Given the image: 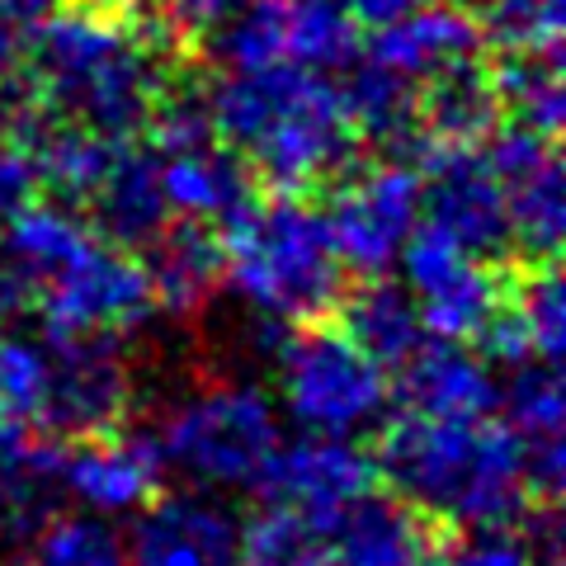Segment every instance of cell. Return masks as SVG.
<instances>
[{
    "label": "cell",
    "instance_id": "6da1fadb",
    "mask_svg": "<svg viewBox=\"0 0 566 566\" xmlns=\"http://www.w3.org/2000/svg\"><path fill=\"white\" fill-rule=\"evenodd\" d=\"M170 43L175 29L161 10L151 24L114 10V0H81L33 20L24 62L43 114L128 142L147 128L156 99L170 85Z\"/></svg>",
    "mask_w": 566,
    "mask_h": 566
},
{
    "label": "cell",
    "instance_id": "7a4b0ae2",
    "mask_svg": "<svg viewBox=\"0 0 566 566\" xmlns=\"http://www.w3.org/2000/svg\"><path fill=\"white\" fill-rule=\"evenodd\" d=\"M374 463L392 495L453 528L520 524L534 510L515 434L491 416L444 420L406 411L382 434Z\"/></svg>",
    "mask_w": 566,
    "mask_h": 566
},
{
    "label": "cell",
    "instance_id": "3957f363",
    "mask_svg": "<svg viewBox=\"0 0 566 566\" xmlns=\"http://www.w3.org/2000/svg\"><path fill=\"white\" fill-rule=\"evenodd\" d=\"M208 114L218 137L245 166L289 193L340 175L359 142L340 85L293 62L227 71L208 91Z\"/></svg>",
    "mask_w": 566,
    "mask_h": 566
},
{
    "label": "cell",
    "instance_id": "277c9868",
    "mask_svg": "<svg viewBox=\"0 0 566 566\" xmlns=\"http://www.w3.org/2000/svg\"><path fill=\"white\" fill-rule=\"evenodd\" d=\"M222 279L255 316L279 326L322 322L340 307V255L326 232V212L303 193L279 189L251 199L232 222L218 227Z\"/></svg>",
    "mask_w": 566,
    "mask_h": 566
},
{
    "label": "cell",
    "instance_id": "5b68a950",
    "mask_svg": "<svg viewBox=\"0 0 566 566\" xmlns=\"http://www.w3.org/2000/svg\"><path fill=\"white\" fill-rule=\"evenodd\" d=\"M279 406L255 382H208L170 406L156 430L166 468L185 472L193 486L241 491L260 486L279 449Z\"/></svg>",
    "mask_w": 566,
    "mask_h": 566
},
{
    "label": "cell",
    "instance_id": "8992f818",
    "mask_svg": "<svg viewBox=\"0 0 566 566\" xmlns=\"http://www.w3.org/2000/svg\"><path fill=\"white\" fill-rule=\"evenodd\" d=\"M279 397L303 434L359 439L387 406V374L340 326L307 322L279 340Z\"/></svg>",
    "mask_w": 566,
    "mask_h": 566
},
{
    "label": "cell",
    "instance_id": "52a82bcc",
    "mask_svg": "<svg viewBox=\"0 0 566 566\" xmlns=\"http://www.w3.org/2000/svg\"><path fill=\"white\" fill-rule=\"evenodd\" d=\"M43 331L52 340H71V335H118L142 326L151 316V289L142 274V260L128 245L104 241L99 232L81 245L71 260H62L39 289Z\"/></svg>",
    "mask_w": 566,
    "mask_h": 566
},
{
    "label": "cell",
    "instance_id": "ba28073f",
    "mask_svg": "<svg viewBox=\"0 0 566 566\" xmlns=\"http://www.w3.org/2000/svg\"><path fill=\"white\" fill-rule=\"evenodd\" d=\"M322 212L345 270L387 274L420 222V170L401 161L359 170L345 185H335Z\"/></svg>",
    "mask_w": 566,
    "mask_h": 566
},
{
    "label": "cell",
    "instance_id": "9c48e42d",
    "mask_svg": "<svg viewBox=\"0 0 566 566\" xmlns=\"http://www.w3.org/2000/svg\"><path fill=\"white\" fill-rule=\"evenodd\" d=\"M397 264L406 270V289L420 307V326L439 340H476V331L505 297V283L486 270V255L463 251L430 222H416Z\"/></svg>",
    "mask_w": 566,
    "mask_h": 566
},
{
    "label": "cell",
    "instance_id": "30bf717a",
    "mask_svg": "<svg viewBox=\"0 0 566 566\" xmlns=\"http://www.w3.org/2000/svg\"><path fill=\"white\" fill-rule=\"evenodd\" d=\"M491 175L501 180L510 241L528 260H557V245L566 232V185L557 161V137H543L534 128H491L486 142H476Z\"/></svg>",
    "mask_w": 566,
    "mask_h": 566
},
{
    "label": "cell",
    "instance_id": "8fae6325",
    "mask_svg": "<svg viewBox=\"0 0 566 566\" xmlns=\"http://www.w3.org/2000/svg\"><path fill=\"white\" fill-rule=\"evenodd\" d=\"M378 486V463L374 453L359 449L345 434H303L283 444L270 458L260 476V491L270 505L293 510L303 524H312L326 538V528L345 515L354 501H364Z\"/></svg>",
    "mask_w": 566,
    "mask_h": 566
},
{
    "label": "cell",
    "instance_id": "7c38bea8",
    "mask_svg": "<svg viewBox=\"0 0 566 566\" xmlns=\"http://www.w3.org/2000/svg\"><path fill=\"white\" fill-rule=\"evenodd\" d=\"M420 170V212L424 222L453 237L472 255H495L510 245L501 180L491 175L482 147H439Z\"/></svg>",
    "mask_w": 566,
    "mask_h": 566
},
{
    "label": "cell",
    "instance_id": "4fadbf2b",
    "mask_svg": "<svg viewBox=\"0 0 566 566\" xmlns=\"http://www.w3.org/2000/svg\"><path fill=\"white\" fill-rule=\"evenodd\" d=\"M166 458L151 434H81L66 453H57V486L81 510L104 520L137 515L142 505L161 491Z\"/></svg>",
    "mask_w": 566,
    "mask_h": 566
},
{
    "label": "cell",
    "instance_id": "5bb4252c",
    "mask_svg": "<svg viewBox=\"0 0 566 566\" xmlns=\"http://www.w3.org/2000/svg\"><path fill=\"white\" fill-rule=\"evenodd\" d=\"M52 340V335H48ZM133 382L114 335H71L52 340V397L43 434H99L128 411Z\"/></svg>",
    "mask_w": 566,
    "mask_h": 566
},
{
    "label": "cell",
    "instance_id": "9a60e30c",
    "mask_svg": "<svg viewBox=\"0 0 566 566\" xmlns=\"http://www.w3.org/2000/svg\"><path fill=\"white\" fill-rule=\"evenodd\" d=\"M237 543L241 520L203 491H156L123 538L128 566H237Z\"/></svg>",
    "mask_w": 566,
    "mask_h": 566
},
{
    "label": "cell",
    "instance_id": "2e32d148",
    "mask_svg": "<svg viewBox=\"0 0 566 566\" xmlns=\"http://www.w3.org/2000/svg\"><path fill=\"white\" fill-rule=\"evenodd\" d=\"M397 397L411 416H444V420H476L495 411L501 387L491 378V364L472 349V340H420L397 364Z\"/></svg>",
    "mask_w": 566,
    "mask_h": 566
},
{
    "label": "cell",
    "instance_id": "e0dca14e",
    "mask_svg": "<svg viewBox=\"0 0 566 566\" xmlns=\"http://www.w3.org/2000/svg\"><path fill=\"white\" fill-rule=\"evenodd\" d=\"M434 520H424L401 495L368 491L326 528L322 553L331 566H430Z\"/></svg>",
    "mask_w": 566,
    "mask_h": 566
},
{
    "label": "cell",
    "instance_id": "ac0fdd59",
    "mask_svg": "<svg viewBox=\"0 0 566 566\" xmlns=\"http://www.w3.org/2000/svg\"><path fill=\"white\" fill-rule=\"evenodd\" d=\"M495 406H505V430L515 434L520 458H524V476L528 491L553 501L562 491V424H566V397H562V374L547 359H520L515 378Z\"/></svg>",
    "mask_w": 566,
    "mask_h": 566
},
{
    "label": "cell",
    "instance_id": "d6986e66",
    "mask_svg": "<svg viewBox=\"0 0 566 566\" xmlns=\"http://www.w3.org/2000/svg\"><path fill=\"white\" fill-rule=\"evenodd\" d=\"M142 274H147L151 303L170 316L199 312L222 283V241L208 222H166L142 245Z\"/></svg>",
    "mask_w": 566,
    "mask_h": 566
},
{
    "label": "cell",
    "instance_id": "ffe728a7",
    "mask_svg": "<svg viewBox=\"0 0 566 566\" xmlns=\"http://www.w3.org/2000/svg\"><path fill=\"white\" fill-rule=\"evenodd\" d=\"M476 52H482V33H476V20L463 6H424L420 0L411 14H401L397 24L374 33L368 57L406 76L411 85H424L439 71L472 62Z\"/></svg>",
    "mask_w": 566,
    "mask_h": 566
},
{
    "label": "cell",
    "instance_id": "44dd1931",
    "mask_svg": "<svg viewBox=\"0 0 566 566\" xmlns=\"http://www.w3.org/2000/svg\"><path fill=\"white\" fill-rule=\"evenodd\" d=\"M161 189L175 218L222 227L255 199V175L218 137V142H203V147L161 156Z\"/></svg>",
    "mask_w": 566,
    "mask_h": 566
},
{
    "label": "cell",
    "instance_id": "7402d4cb",
    "mask_svg": "<svg viewBox=\"0 0 566 566\" xmlns=\"http://www.w3.org/2000/svg\"><path fill=\"white\" fill-rule=\"evenodd\" d=\"M85 203H91L95 232L114 245H128V251H142L175 218L161 189V156L137 151L128 142L118 147L114 166L104 170V180Z\"/></svg>",
    "mask_w": 566,
    "mask_h": 566
},
{
    "label": "cell",
    "instance_id": "603a6c76",
    "mask_svg": "<svg viewBox=\"0 0 566 566\" xmlns=\"http://www.w3.org/2000/svg\"><path fill=\"white\" fill-rule=\"evenodd\" d=\"M57 449L39 430L0 420V538L24 543L57 505Z\"/></svg>",
    "mask_w": 566,
    "mask_h": 566
},
{
    "label": "cell",
    "instance_id": "cb8c5ba5",
    "mask_svg": "<svg viewBox=\"0 0 566 566\" xmlns=\"http://www.w3.org/2000/svg\"><path fill=\"white\" fill-rule=\"evenodd\" d=\"M20 137L29 142L33 161L43 170V189H52L57 199L66 203H85L95 193V185L104 180V170L114 166V156L123 142L118 137H104L85 123H71L57 114H43V118H29Z\"/></svg>",
    "mask_w": 566,
    "mask_h": 566
},
{
    "label": "cell",
    "instance_id": "d4e9b609",
    "mask_svg": "<svg viewBox=\"0 0 566 566\" xmlns=\"http://www.w3.org/2000/svg\"><path fill=\"white\" fill-rule=\"evenodd\" d=\"M495 123H501V95H495V76L476 66V57L424 81L420 128L439 147H476V142H486Z\"/></svg>",
    "mask_w": 566,
    "mask_h": 566
},
{
    "label": "cell",
    "instance_id": "484cf974",
    "mask_svg": "<svg viewBox=\"0 0 566 566\" xmlns=\"http://www.w3.org/2000/svg\"><path fill=\"white\" fill-rule=\"evenodd\" d=\"M340 331L382 368H397L406 354L424 340L420 307H416L411 289H406V283L382 279V274H368L364 289H354L345 297Z\"/></svg>",
    "mask_w": 566,
    "mask_h": 566
},
{
    "label": "cell",
    "instance_id": "4316f807",
    "mask_svg": "<svg viewBox=\"0 0 566 566\" xmlns=\"http://www.w3.org/2000/svg\"><path fill=\"white\" fill-rule=\"evenodd\" d=\"M345 114L354 137L378 142V147H401L420 128V85H411L382 62H354L349 81L340 85Z\"/></svg>",
    "mask_w": 566,
    "mask_h": 566
},
{
    "label": "cell",
    "instance_id": "83f0119b",
    "mask_svg": "<svg viewBox=\"0 0 566 566\" xmlns=\"http://www.w3.org/2000/svg\"><path fill=\"white\" fill-rule=\"evenodd\" d=\"M283 62L307 71H345L359 62V24L340 0H283Z\"/></svg>",
    "mask_w": 566,
    "mask_h": 566
},
{
    "label": "cell",
    "instance_id": "f1b7e54d",
    "mask_svg": "<svg viewBox=\"0 0 566 566\" xmlns=\"http://www.w3.org/2000/svg\"><path fill=\"white\" fill-rule=\"evenodd\" d=\"M505 316L524 335L534 359L557 364L566 345V289L557 274V260H528V270L510 283L501 297Z\"/></svg>",
    "mask_w": 566,
    "mask_h": 566
},
{
    "label": "cell",
    "instance_id": "f546056e",
    "mask_svg": "<svg viewBox=\"0 0 566 566\" xmlns=\"http://www.w3.org/2000/svg\"><path fill=\"white\" fill-rule=\"evenodd\" d=\"M24 566H128V547L114 520L76 510V515H48L24 538Z\"/></svg>",
    "mask_w": 566,
    "mask_h": 566
},
{
    "label": "cell",
    "instance_id": "4dcf8cb0",
    "mask_svg": "<svg viewBox=\"0 0 566 566\" xmlns=\"http://www.w3.org/2000/svg\"><path fill=\"white\" fill-rule=\"evenodd\" d=\"M52 397V340L0 331V420L43 434Z\"/></svg>",
    "mask_w": 566,
    "mask_h": 566
},
{
    "label": "cell",
    "instance_id": "1f68e13d",
    "mask_svg": "<svg viewBox=\"0 0 566 566\" xmlns=\"http://www.w3.org/2000/svg\"><path fill=\"white\" fill-rule=\"evenodd\" d=\"M495 95H501V114L524 123V128H534L543 137L562 133L566 95H562L557 52H543V57H505V66L495 71Z\"/></svg>",
    "mask_w": 566,
    "mask_h": 566
},
{
    "label": "cell",
    "instance_id": "d6a6232c",
    "mask_svg": "<svg viewBox=\"0 0 566 566\" xmlns=\"http://www.w3.org/2000/svg\"><path fill=\"white\" fill-rule=\"evenodd\" d=\"M472 20L482 48H495L501 57L562 52V0H482Z\"/></svg>",
    "mask_w": 566,
    "mask_h": 566
},
{
    "label": "cell",
    "instance_id": "836d02e7",
    "mask_svg": "<svg viewBox=\"0 0 566 566\" xmlns=\"http://www.w3.org/2000/svg\"><path fill=\"white\" fill-rule=\"evenodd\" d=\"M227 71H260L283 62V0H245L208 33Z\"/></svg>",
    "mask_w": 566,
    "mask_h": 566
},
{
    "label": "cell",
    "instance_id": "e575fe53",
    "mask_svg": "<svg viewBox=\"0 0 566 566\" xmlns=\"http://www.w3.org/2000/svg\"><path fill=\"white\" fill-rule=\"evenodd\" d=\"M322 557V534L283 505H264L251 524H241L237 566H316Z\"/></svg>",
    "mask_w": 566,
    "mask_h": 566
},
{
    "label": "cell",
    "instance_id": "d590c367",
    "mask_svg": "<svg viewBox=\"0 0 566 566\" xmlns=\"http://www.w3.org/2000/svg\"><path fill=\"white\" fill-rule=\"evenodd\" d=\"M43 199V170L33 161L29 142L0 137V222H10L14 212H24L29 203Z\"/></svg>",
    "mask_w": 566,
    "mask_h": 566
},
{
    "label": "cell",
    "instance_id": "8d00e7d4",
    "mask_svg": "<svg viewBox=\"0 0 566 566\" xmlns=\"http://www.w3.org/2000/svg\"><path fill=\"white\" fill-rule=\"evenodd\" d=\"M237 6H245V0H161L156 10L166 14V24H170L175 33L193 39V33H212Z\"/></svg>",
    "mask_w": 566,
    "mask_h": 566
},
{
    "label": "cell",
    "instance_id": "74e56055",
    "mask_svg": "<svg viewBox=\"0 0 566 566\" xmlns=\"http://www.w3.org/2000/svg\"><path fill=\"white\" fill-rule=\"evenodd\" d=\"M340 6H345V14H349V20L359 24V29H374V33H378V29H387V24H397L401 14H411L420 0H340Z\"/></svg>",
    "mask_w": 566,
    "mask_h": 566
},
{
    "label": "cell",
    "instance_id": "f35d334b",
    "mask_svg": "<svg viewBox=\"0 0 566 566\" xmlns=\"http://www.w3.org/2000/svg\"><path fill=\"white\" fill-rule=\"evenodd\" d=\"M20 66H24V39H20V24H14L10 14H0V81H10Z\"/></svg>",
    "mask_w": 566,
    "mask_h": 566
},
{
    "label": "cell",
    "instance_id": "ab89813d",
    "mask_svg": "<svg viewBox=\"0 0 566 566\" xmlns=\"http://www.w3.org/2000/svg\"><path fill=\"white\" fill-rule=\"evenodd\" d=\"M62 6V0H0V14H10V20L14 24H33V20H43V14L48 10H57Z\"/></svg>",
    "mask_w": 566,
    "mask_h": 566
},
{
    "label": "cell",
    "instance_id": "60d3db41",
    "mask_svg": "<svg viewBox=\"0 0 566 566\" xmlns=\"http://www.w3.org/2000/svg\"><path fill=\"white\" fill-rule=\"evenodd\" d=\"M14 297H20V289H14V279H10L6 264H0V312H6V307L14 303Z\"/></svg>",
    "mask_w": 566,
    "mask_h": 566
},
{
    "label": "cell",
    "instance_id": "b9f144b4",
    "mask_svg": "<svg viewBox=\"0 0 566 566\" xmlns=\"http://www.w3.org/2000/svg\"><path fill=\"white\" fill-rule=\"evenodd\" d=\"M0 137H6V114H0Z\"/></svg>",
    "mask_w": 566,
    "mask_h": 566
},
{
    "label": "cell",
    "instance_id": "7bdbcfd3",
    "mask_svg": "<svg viewBox=\"0 0 566 566\" xmlns=\"http://www.w3.org/2000/svg\"><path fill=\"white\" fill-rule=\"evenodd\" d=\"M316 566H331V562H326V557H322V562H316Z\"/></svg>",
    "mask_w": 566,
    "mask_h": 566
}]
</instances>
